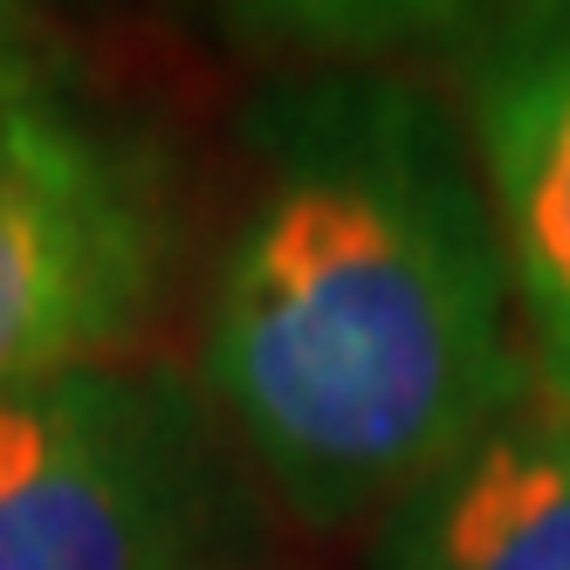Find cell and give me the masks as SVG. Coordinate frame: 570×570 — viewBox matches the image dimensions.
I'll return each mask as SVG.
<instances>
[{"instance_id":"cell-5","label":"cell","mask_w":570,"mask_h":570,"mask_svg":"<svg viewBox=\"0 0 570 570\" xmlns=\"http://www.w3.org/2000/svg\"><path fill=\"white\" fill-rule=\"evenodd\" d=\"M379 570H570V413L515 405L392 502Z\"/></svg>"},{"instance_id":"cell-7","label":"cell","mask_w":570,"mask_h":570,"mask_svg":"<svg viewBox=\"0 0 570 570\" xmlns=\"http://www.w3.org/2000/svg\"><path fill=\"white\" fill-rule=\"evenodd\" d=\"M14 49H28L21 42V0H0V56H14Z\"/></svg>"},{"instance_id":"cell-4","label":"cell","mask_w":570,"mask_h":570,"mask_svg":"<svg viewBox=\"0 0 570 570\" xmlns=\"http://www.w3.org/2000/svg\"><path fill=\"white\" fill-rule=\"evenodd\" d=\"M468 131L537 379L570 413V0H502L468 62Z\"/></svg>"},{"instance_id":"cell-6","label":"cell","mask_w":570,"mask_h":570,"mask_svg":"<svg viewBox=\"0 0 570 570\" xmlns=\"http://www.w3.org/2000/svg\"><path fill=\"white\" fill-rule=\"evenodd\" d=\"M474 0H234L240 28L303 49H385L461 21Z\"/></svg>"},{"instance_id":"cell-2","label":"cell","mask_w":570,"mask_h":570,"mask_svg":"<svg viewBox=\"0 0 570 570\" xmlns=\"http://www.w3.org/2000/svg\"><path fill=\"white\" fill-rule=\"evenodd\" d=\"M166 227L131 151L28 49L0 56V392L117 364L151 316Z\"/></svg>"},{"instance_id":"cell-1","label":"cell","mask_w":570,"mask_h":570,"mask_svg":"<svg viewBox=\"0 0 570 570\" xmlns=\"http://www.w3.org/2000/svg\"><path fill=\"white\" fill-rule=\"evenodd\" d=\"M509 262L446 117L392 76L262 110V186L207 309V385L282 502L351 522L522 405Z\"/></svg>"},{"instance_id":"cell-3","label":"cell","mask_w":570,"mask_h":570,"mask_svg":"<svg viewBox=\"0 0 570 570\" xmlns=\"http://www.w3.org/2000/svg\"><path fill=\"white\" fill-rule=\"evenodd\" d=\"M207 515L199 413L131 364L0 392V570H186Z\"/></svg>"}]
</instances>
